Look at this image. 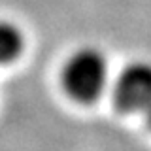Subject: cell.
<instances>
[{"instance_id": "obj_1", "label": "cell", "mask_w": 151, "mask_h": 151, "mask_svg": "<svg viewBox=\"0 0 151 151\" xmlns=\"http://www.w3.org/2000/svg\"><path fill=\"white\" fill-rule=\"evenodd\" d=\"M108 81V63L98 49L81 47L66 60L63 85L66 93L79 102H91L100 96Z\"/></svg>"}, {"instance_id": "obj_4", "label": "cell", "mask_w": 151, "mask_h": 151, "mask_svg": "<svg viewBox=\"0 0 151 151\" xmlns=\"http://www.w3.org/2000/svg\"><path fill=\"white\" fill-rule=\"evenodd\" d=\"M145 113H147V125H149V129H151V106L145 110Z\"/></svg>"}, {"instance_id": "obj_2", "label": "cell", "mask_w": 151, "mask_h": 151, "mask_svg": "<svg viewBox=\"0 0 151 151\" xmlns=\"http://www.w3.org/2000/svg\"><path fill=\"white\" fill-rule=\"evenodd\" d=\"M113 100L121 111H145L151 106V64L132 63L117 76Z\"/></svg>"}, {"instance_id": "obj_3", "label": "cell", "mask_w": 151, "mask_h": 151, "mask_svg": "<svg viewBox=\"0 0 151 151\" xmlns=\"http://www.w3.org/2000/svg\"><path fill=\"white\" fill-rule=\"evenodd\" d=\"M23 49L21 30L8 21H0V64H8L17 59Z\"/></svg>"}]
</instances>
